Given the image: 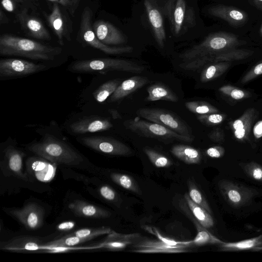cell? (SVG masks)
I'll return each instance as SVG.
<instances>
[{"mask_svg":"<svg viewBox=\"0 0 262 262\" xmlns=\"http://www.w3.org/2000/svg\"><path fill=\"white\" fill-rule=\"evenodd\" d=\"M62 52L59 47L44 45L28 38L4 34L0 37V54L34 60H52Z\"/></svg>","mask_w":262,"mask_h":262,"instance_id":"1","label":"cell"},{"mask_svg":"<svg viewBox=\"0 0 262 262\" xmlns=\"http://www.w3.org/2000/svg\"><path fill=\"white\" fill-rule=\"evenodd\" d=\"M246 43L235 34L227 32L210 34L201 42L181 53L183 63L196 61Z\"/></svg>","mask_w":262,"mask_h":262,"instance_id":"2","label":"cell"},{"mask_svg":"<svg viewBox=\"0 0 262 262\" xmlns=\"http://www.w3.org/2000/svg\"><path fill=\"white\" fill-rule=\"evenodd\" d=\"M28 150L51 162L68 165H78L83 159L64 142L51 135H46L41 141L33 143Z\"/></svg>","mask_w":262,"mask_h":262,"instance_id":"3","label":"cell"},{"mask_svg":"<svg viewBox=\"0 0 262 262\" xmlns=\"http://www.w3.org/2000/svg\"><path fill=\"white\" fill-rule=\"evenodd\" d=\"M145 69L132 61L119 58H101L77 60L68 67V70L76 73H106L123 71L141 73Z\"/></svg>","mask_w":262,"mask_h":262,"instance_id":"4","label":"cell"},{"mask_svg":"<svg viewBox=\"0 0 262 262\" xmlns=\"http://www.w3.org/2000/svg\"><path fill=\"white\" fill-rule=\"evenodd\" d=\"M162 9L174 36L182 34L196 24L194 10L185 0H167Z\"/></svg>","mask_w":262,"mask_h":262,"instance_id":"5","label":"cell"},{"mask_svg":"<svg viewBox=\"0 0 262 262\" xmlns=\"http://www.w3.org/2000/svg\"><path fill=\"white\" fill-rule=\"evenodd\" d=\"M123 124L127 129L142 137L162 141L177 140L187 142H192L193 140L163 125L148 120L129 119L125 121Z\"/></svg>","mask_w":262,"mask_h":262,"instance_id":"6","label":"cell"},{"mask_svg":"<svg viewBox=\"0 0 262 262\" xmlns=\"http://www.w3.org/2000/svg\"><path fill=\"white\" fill-rule=\"evenodd\" d=\"M93 11L89 7L84 8L80 19L79 36L89 46L111 55L131 53L133 48L130 46L112 47L99 40L93 31L92 25Z\"/></svg>","mask_w":262,"mask_h":262,"instance_id":"7","label":"cell"},{"mask_svg":"<svg viewBox=\"0 0 262 262\" xmlns=\"http://www.w3.org/2000/svg\"><path fill=\"white\" fill-rule=\"evenodd\" d=\"M136 114L146 120L163 125L177 133L194 138L191 129L180 117L159 108H141Z\"/></svg>","mask_w":262,"mask_h":262,"instance_id":"8","label":"cell"},{"mask_svg":"<svg viewBox=\"0 0 262 262\" xmlns=\"http://www.w3.org/2000/svg\"><path fill=\"white\" fill-rule=\"evenodd\" d=\"M61 5L53 3L50 14L43 12L47 21L57 36L59 43L63 46L64 40H71L72 23L69 17L68 10Z\"/></svg>","mask_w":262,"mask_h":262,"instance_id":"9","label":"cell"},{"mask_svg":"<svg viewBox=\"0 0 262 262\" xmlns=\"http://www.w3.org/2000/svg\"><path fill=\"white\" fill-rule=\"evenodd\" d=\"M79 141L85 146L105 154L128 156L133 153L129 147L112 138L93 136L80 138Z\"/></svg>","mask_w":262,"mask_h":262,"instance_id":"10","label":"cell"},{"mask_svg":"<svg viewBox=\"0 0 262 262\" xmlns=\"http://www.w3.org/2000/svg\"><path fill=\"white\" fill-rule=\"evenodd\" d=\"M47 66L20 59L4 58L0 60V77H20L47 69Z\"/></svg>","mask_w":262,"mask_h":262,"instance_id":"11","label":"cell"},{"mask_svg":"<svg viewBox=\"0 0 262 262\" xmlns=\"http://www.w3.org/2000/svg\"><path fill=\"white\" fill-rule=\"evenodd\" d=\"M219 187L226 201L236 207L250 203L255 193L249 188L226 180L221 181Z\"/></svg>","mask_w":262,"mask_h":262,"instance_id":"12","label":"cell"},{"mask_svg":"<svg viewBox=\"0 0 262 262\" xmlns=\"http://www.w3.org/2000/svg\"><path fill=\"white\" fill-rule=\"evenodd\" d=\"M253 53L251 50L235 48L211 56L203 59L189 63H181L180 66L186 70H196L213 62H231L245 59Z\"/></svg>","mask_w":262,"mask_h":262,"instance_id":"13","label":"cell"},{"mask_svg":"<svg viewBox=\"0 0 262 262\" xmlns=\"http://www.w3.org/2000/svg\"><path fill=\"white\" fill-rule=\"evenodd\" d=\"M8 210L9 214L15 217L28 229H37L43 224V209L36 203H30L22 208Z\"/></svg>","mask_w":262,"mask_h":262,"instance_id":"14","label":"cell"},{"mask_svg":"<svg viewBox=\"0 0 262 262\" xmlns=\"http://www.w3.org/2000/svg\"><path fill=\"white\" fill-rule=\"evenodd\" d=\"M189 243L173 245L162 240L138 239L133 245V252L139 253H180L186 252Z\"/></svg>","mask_w":262,"mask_h":262,"instance_id":"15","label":"cell"},{"mask_svg":"<svg viewBox=\"0 0 262 262\" xmlns=\"http://www.w3.org/2000/svg\"><path fill=\"white\" fill-rule=\"evenodd\" d=\"M16 16L21 29L27 35L38 39L49 40L51 39L50 33L41 21L28 14L27 10H21Z\"/></svg>","mask_w":262,"mask_h":262,"instance_id":"16","label":"cell"},{"mask_svg":"<svg viewBox=\"0 0 262 262\" xmlns=\"http://www.w3.org/2000/svg\"><path fill=\"white\" fill-rule=\"evenodd\" d=\"M97 38L104 44L119 45L127 42L126 36L111 23L97 20L92 25Z\"/></svg>","mask_w":262,"mask_h":262,"instance_id":"17","label":"cell"},{"mask_svg":"<svg viewBox=\"0 0 262 262\" xmlns=\"http://www.w3.org/2000/svg\"><path fill=\"white\" fill-rule=\"evenodd\" d=\"M208 12L210 15L222 19L235 28L244 25L248 20L245 11L233 6L216 5L210 7Z\"/></svg>","mask_w":262,"mask_h":262,"instance_id":"18","label":"cell"},{"mask_svg":"<svg viewBox=\"0 0 262 262\" xmlns=\"http://www.w3.org/2000/svg\"><path fill=\"white\" fill-rule=\"evenodd\" d=\"M144 5L156 41L163 48L166 36L161 12L154 0H144Z\"/></svg>","mask_w":262,"mask_h":262,"instance_id":"19","label":"cell"},{"mask_svg":"<svg viewBox=\"0 0 262 262\" xmlns=\"http://www.w3.org/2000/svg\"><path fill=\"white\" fill-rule=\"evenodd\" d=\"M113 127L111 122L105 118L91 116L77 120L70 126L71 130L76 134H82L108 130Z\"/></svg>","mask_w":262,"mask_h":262,"instance_id":"20","label":"cell"},{"mask_svg":"<svg viewBox=\"0 0 262 262\" xmlns=\"http://www.w3.org/2000/svg\"><path fill=\"white\" fill-rule=\"evenodd\" d=\"M257 112L254 108H249L238 119L230 123L235 138L239 141L247 140Z\"/></svg>","mask_w":262,"mask_h":262,"instance_id":"21","label":"cell"},{"mask_svg":"<svg viewBox=\"0 0 262 262\" xmlns=\"http://www.w3.org/2000/svg\"><path fill=\"white\" fill-rule=\"evenodd\" d=\"M185 203V202L180 203V207L186 215L192 221L197 231V234L194 239L191 241V243L196 246H201L208 244H217L219 245L222 244L223 242V241L212 235L207 230V228L203 227L199 222L193 215Z\"/></svg>","mask_w":262,"mask_h":262,"instance_id":"22","label":"cell"},{"mask_svg":"<svg viewBox=\"0 0 262 262\" xmlns=\"http://www.w3.org/2000/svg\"><path fill=\"white\" fill-rule=\"evenodd\" d=\"M141 237L139 233L122 234L113 230L99 247L112 251H120L132 246Z\"/></svg>","mask_w":262,"mask_h":262,"instance_id":"23","label":"cell"},{"mask_svg":"<svg viewBox=\"0 0 262 262\" xmlns=\"http://www.w3.org/2000/svg\"><path fill=\"white\" fill-rule=\"evenodd\" d=\"M43 246L41 241L36 237L21 236L4 243L1 245V249L16 252H30L43 249Z\"/></svg>","mask_w":262,"mask_h":262,"instance_id":"24","label":"cell"},{"mask_svg":"<svg viewBox=\"0 0 262 262\" xmlns=\"http://www.w3.org/2000/svg\"><path fill=\"white\" fill-rule=\"evenodd\" d=\"M145 77L135 76L124 81L118 86L111 96L110 101L115 102L121 100L149 82Z\"/></svg>","mask_w":262,"mask_h":262,"instance_id":"25","label":"cell"},{"mask_svg":"<svg viewBox=\"0 0 262 262\" xmlns=\"http://www.w3.org/2000/svg\"><path fill=\"white\" fill-rule=\"evenodd\" d=\"M69 208L76 215L85 217L104 219L111 215L107 210L81 200L70 203Z\"/></svg>","mask_w":262,"mask_h":262,"instance_id":"26","label":"cell"},{"mask_svg":"<svg viewBox=\"0 0 262 262\" xmlns=\"http://www.w3.org/2000/svg\"><path fill=\"white\" fill-rule=\"evenodd\" d=\"M4 152L8 168L9 170L18 178L27 181V176L23 173L22 170L23 159L24 154L11 146L6 148Z\"/></svg>","mask_w":262,"mask_h":262,"instance_id":"27","label":"cell"},{"mask_svg":"<svg viewBox=\"0 0 262 262\" xmlns=\"http://www.w3.org/2000/svg\"><path fill=\"white\" fill-rule=\"evenodd\" d=\"M171 152L187 164H197L201 161L202 155L200 150L187 145H174L171 149Z\"/></svg>","mask_w":262,"mask_h":262,"instance_id":"28","label":"cell"},{"mask_svg":"<svg viewBox=\"0 0 262 262\" xmlns=\"http://www.w3.org/2000/svg\"><path fill=\"white\" fill-rule=\"evenodd\" d=\"M219 247L221 250L224 251L262 250V235L237 242L226 243L223 242L219 245Z\"/></svg>","mask_w":262,"mask_h":262,"instance_id":"29","label":"cell"},{"mask_svg":"<svg viewBox=\"0 0 262 262\" xmlns=\"http://www.w3.org/2000/svg\"><path fill=\"white\" fill-rule=\"evenodd\" d=\"M148 96L146 101L165 100L177 102L178 98L174 92L165 85L158 83L151 85L147 89Z\"/></svg>","mask_w":262,"mask_h":262,"instance_id":"30","label":"cell"},{"mask_svg":"<svg viewBox=\"0 0 262 262\" xmlns=\"http://www.w3.org/2000/svg\"><path fill=\"white\" fill-rule=\"evenodd\" d=\"M184 200L193 215L203 227L208 229L213 226L214 220L210 213L194 203L191 199L188 193H186L184 194Z\"/></svg>","mask_w":262,"mask_h":262,"instance_id":"31","label":"cell"},{"mask_svg":"<svg viewBox=\"0 0 262 262\" xmlns=\"http://www.w3.org/2000/svg\"><path fill=\"white\" fill-rule=\"evenodd\" d=\"M201 72L200 80L205 83L222 75L231 66V62H213L207 64Z\"/></svg>","mask_w":262,"mask_h":262,"instance_id":"32","label":"cell"},{"mask_svg":"<svg viewBox=\"0 0 262 262\" xmlns=\"http://www.w3.org/2000/svg\"><path fill=\"white\" fill-rule=\"evenodd\" d=\"M110 177L113 182L123 188L139 195L142 194L138 184L132 176L123 173H112Z\"/></svg>","mask_w":262,"mask_h":262,"instance_id":"33","label":"cell"},{"mask_svg":"<svg viewBox=\"0 0 262 262\" xmlns=\"http://www.w3.org/2000/svg\"><path fill=\"white\" fill-rule=\"evenodd\" d=\"M120 83L118 79L110 80L103 83L93 92L94 98L99 102L104 101L113 94Z\"/></svg>","mask_w":262,"mask_h":262,"instance_id":"34","label":"cell"},{"mask_svg":"<svg viewBox=\"0 0 262 262\" xmlns=\"http://www.w3.org/2000/svg\"><path fill=\"white\" fill-rule=\"evenodd\" d=\"M143 150L150 162L156 167H168L173 164L168 157L151 148L144 147Z\"/></svg>","mask_w":262,"mask_h":262,"instance_id":"35","label":"cell"},{"mask_svg":"<svg viewBox=\"0 0 262 262\" xmlns=\"http://www.w3.org/2000/svg\"><path fill=\"white\" fill-rule=\"evenodd\" d=\"M190 112L199 115H204L219 112V110L211 104L204 101H188L185 103Z\"/></svg>","mask_w":262,"mask_h":262,"instance_id":"36","label":"cell"},{"mask_svg":"<svg viewBox=\"0 0 262 262\" xmlns=\"http://www.w3.org/2000/svg\"><path fill=\"white\" fill-rule=\"evenodd\" d=\"M187 184L189 191L188 194L191 199L194 203L201 206L206 210L209 213L211 214L212 211L208 202L194 183L191 180H189Z\"/></svg>","mask_w":262,"mask_h":262,"instance_id":"37","label":"cell"},{"mask_svg":"<svg viewBox=\"0 0 262 262\" xmlns=\"http://www.w3.org/2000/svg\"><path fill=\"white\" fill-rule=\"evenodd\" d=\"M219 90L224 95L236 100L245 99L251 96L249 92L230 85L221 86Z\"/></svg>","mask_w":262,"mask_h":262,"instance_id":"38","label":"cell"},{"mask_svg":"<svg viewBox=\"0 0 262 262\" xmlns=\"http://www.w3.org/2000/svg\"><path fill=\"white\" fill-rule=\"evenodd\" d=\"M112 231L110 228L107 227H101L97 228H84L78 230L69 235L92 239L101 235L108 234Z\"/></svg>","mask_w":262,"mask_h":262,"instance_id":"39","label":"cell"},{"mask_svg":"<svg viewBox=\"0 0 262 262\" xmlns=\"http://www.w3.org/2000/svg\"><path fill=\"white\" fill-rule=\"evenodd\" d=\"M226 118V115L215 113L200 115L197 119L201 123L205 125L214 126L223 122Z\"/></svg>","mask_w":262,"mask_h":262,"instance_id":"40","label":"cell"},{"mask_svg":"<svg viewBox=\"0 0 262 262\" xmlns=\"http://www.w3.org/2000/svg\"><path fill=\"white\" fill-rule=\"evenodd\" d=\"M242 168L249 177L262 182V166L259 164L251 162L243 165Z\"/></svg>","mask_w":262,"mask_h":262,"instance_id":"41","label":"cell"},{"mask_svg":"<svg viewBox=\"0 0 262 262\" xmlns=\"http://www.w3.org/2000/svg\"><path fill=\"white\" fill-rule=\"evenodd\" d=\"M262 74V60L254 65L242 78L241 82L245 84Z\"/></svg>","mask_w":262,"mask_h":262,"instance_id":"42","label":"cell"},{"mask_svg":"<svg viewBox=\"0 0 262 262\" xmlns=\"http://www.w3.org/2000/svg\"><path fill=\"white\" fill-rule=\"evenodd\" d=\"M53 3H57L66 9L72 16H75L76 10L77 9L81 0H48Z\"/></svg>","mask_w":262,"mask_h":262,"instance_id":"43","label":"cell"},{"mask_svg":"<svg viewBox=\"0 0 262 262\" xmlns=\"http://www.w3.org/2000/svg\"><path fill=\"white\" fill-rule=\"evenodd\" d=\"M99 191L101 195L106 200L113 201L116 198V192L108 186H102Z\"/></svg>","mask_w":262,"mask_h":262,"instance_id":"44","label":"cell"},{"mask_svg":"<svg viewBox=\"0 0 262 262\" xmlns=\"http://www.w3.org/2000/svg\"><path fill=\"white\" fill-rule=\"evenodd\" d=\"M209 138L214 142L221 143L225 140V134L223 129L217 128L211 131L208 135Z\"/></svg>","mask_w":262,"mask_h":262,"instance_id":"45","label":"cell"},{"mask_svg":"<svg viewBox=\"0 0 262 262\" xmlns=\"http://www.w3.org/2000/svg\"><path fill=\"white\" fill-rule=\"evenodd\" d=\"M206 155L213 158L222 157L225 154V149L221 146H215L208 148L206 150Z\"/></svg>","mask_w":262,"mask_h":262,"instance_id":"46","label":"cell"},{"mask_svg":"<svg viewBox=\"0 0 262 262\" xmlns=\"http://www.w3.org/2000/svg\"><path fill=\"white\" fill-rule=\"evenodd\" d=\"M1 5L4 9L9 12H12L15 9L14 0H2Z\"/></svg>","mask_w":262,"mask_h":262,"instance_id":"47","label":"cell"},{"mask_svg":"<svg viewBox=\"0 0 262 262\" xmlns=\"http://www.w3.org/2000/svg\"><path fill=\"white\" fill-rule=\"evenodd\" d=\"M75 226V223L72 221L63 222L57 226L58 230L68 231L72 229Z\"/></svg>","mask_w":262,"mask_h":262,"instance_id":"48","label":"cell"},{"mask_svg":"<svg viewBox=\"0 0 262 262\" xmlns=\"http://www.w3.org/2000/svg\"><path fill=\"white\" fill-rule=\"evenodd\" d=\"M253 134L257 139L262 137V120L259 121L255 124L253 128Z\"/></svg>","mask_w":262,"mask_h":262,"instance_id":"49","label":"cell"},{"mask_svg":"<svg viewBox=\"0 0 262 262\" xmlns=\"http://www.w3.org/2000/svg\"><path fill=\"white\" fill-rule=\"evenodd\" d=\"M251 3L256 9L262 11V0H252Z\"/></svg>","mask_w":262,"mask_h":262,"instance_id":"50","label":"cell"},{"mask_svg":"<svg viewBox=\"0 0 262 262\" xmlns=\"http://www.w3.org/2000/svg\"><path fill=\"white\" fill-rule=\"evenodd\" d=\"M8 22V18L2 9L0 10V24H6Z\"/></svg>","mask_w":262,"mask_h":262,"instance_id":"51","label":"cell"},{"mask_svg":"<svg viewBox=\"0 0 262 262\" xmlns=\"http://www.w3.org/2000/svg\"><path fill=\"white\" fill-rule=\"evenodd\" d=\"M108 111L114 119L121 118V115L117 110L114 109H110Z\"/></svg>","mask_w":262,"mask_h":262,"instance_id":"52","label":"cell"},{"mask_svg":"<svg viewBox=\"0 0 262 262\" xmlns=\"http://www.w3.org/2000/svg\"><path fill=\"white\" fill-rule=\"evenodd\" d=\"M260 33L261 36H262V23H261L260 28Z\"/></svg>","mask_w":262,"mask_h":262,"instance_id":"53","label":"cell"},{"mask_svg":"<svg viewBox=\"0 0 262 262\" xmlns=\"http://www.w3.org/2000/svg\"><path fill=\"white\" fill-rule=\"evenodd\" d=\"M14 1H16L17 2H24L26 1H28V0H14Z\"/></svg>","mask_w":262,"mask_h":262,"instance_id":"54","label":"cell"}]
</instances>
